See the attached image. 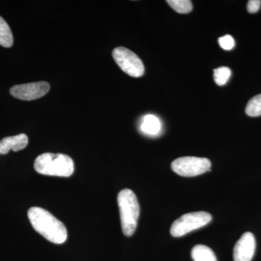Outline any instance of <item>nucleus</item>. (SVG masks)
Wrapping results in <instances>:
<instances>
[{"label":"nucleus","instance_id":"f257e3e1","mask_svg":"<svg viewBox=\"0 0 261 261\" xmlns=\"http://www.w3.org/2000/svg\"><path fill=\"white\" fill-rule=\"evenodd\" d=\"M28 217L33 228L51 243L60 245L66 241L68 232L65 225L47 211L39 207H31Z\"/></svg>","mask_w":261,"mask_h":261},{"label":"nucleus","instance_id":"f03ea898","mask_svg":"<svg viewBox=\"0 0 261 261\" xmlns=\"http://www.w3.org/2000/svg\"><path fill=\"white\" fill-rule=\"evenodd\" d=\"M34 168L37 173L46 176L68 177L74 171V163L66 154L47 152L38 156L34 162Z\"/></svg>","mask_w":261,"mask_h":261},{"label":"nucleus","instance_id":"7ed1b4c3","mask_svg":"<svg viewBox=\"0 0 261 261\" xmlns=\"http://www.w3.org/2000/svg\"><path fill=\"white\" fill-rule=\"evenodd\" d=\"M118 204L123 232L127 237L132 236L135 232L140 217L138 200L133 191L124 189L118 194Z\"/></svg>","mask_w":261,"mask_h":261},{"label":"nucleus","instance_id":"20e7f679","mask_svg":"<svg viewBox=\"0 0 261 261\" xmlns=\"http://www.w3.org/2000/svg\"><path fill=\"white\" fill-rule=\"evenodd\" d=\"M212 216L207 212L188 213L176 219L171 225L170 232L174 238H179L194 230L203 227L211 222Z\"/></svg>","mask_w":261,"mask_h":261},{"label":"nucleus","instance_id":"39448f33","mask_svg":"<svg viewBox=\"0 0 261 261\" xmlns=\"http://www.w3.org/2000/svg\"><path fill=\"white\" fill-rule=\"evenodd\" d=\"M211 163L205 158L182 157L174 160L171 168L179 176L192 177L211 171Z\"/></svg>","mask_w":261,"mask_h":261},{"label":"nucleus","instance_id":"423d86ee","mask_svg":"<svg viewBox=\"0 0 261 261\" xmlns=\"http://www.w3.org/2000/svg\"><path fill=\"white\" fill-rule=\"evenodd\" d=\"M113 57L120 68L130 76L139 78L145 73V66L140 58L127 48L113 49Z\"/></svg>","mask_w":261,"mask_h":261},{"label":"nucleus","instance_id":"0eeeda50","mask_svg":"<svg viewBox=\"0 0 261 261\" xmlns=\"http://www.w3.org/2000/svg\"><path fill=\"white\" fill-rule=\"evenodd\" d=\"M49 84L46 82L19 84L10 89L13 97L21 100L31 101L44 97L49 91Z\"/></svg>","mask_w":261,"mask_h":261},{"label":"nucleus","instance_id":"6e6552de","mask_svg":"<svg viewBox=\"0 0 261 261\" xmlns=\"http://www.w3.org/2000/svg\"><path fill=\"white\" fill-rule=\"evenodd\" d=\"M256 248L255 237L251 232L244 233L233 248L234 261H251Z\"/></svg>","mask_w":261,"mask_h":261},{"label":"nucleus","instance_id":"1a4fd4ad","mask_svg":"<svg viewBox=\"0 0 261 261\" xmlns=\"http://www.w3.org/2000/svg\"><path fill=\"white\" fill-rule=\"evenodd\" d=\"M29 139L25 134L8 137L0 141V154H6L10 150L14 152L22 150L28 145Z\"/></svg>","mask_w":261,"mask_h":261},{"label":"nucleus","instance_id":"9d476101","mask_svg":"<svg viewBox=\"0 0 261 261\" xmlns=\"http://www.w3.org/2000/svg\"><path fill=\"white\" fill-rule=\"evenodd\" d=\"M140 128L146 135L150 136L159 135L161 130V121L154 115H147L142 119Z\"/></svg>","mask_w":261,"mask_h":261},{"label":"nucleus","instance_id":"9b49d317","mask_svg":"<svg viewBox=\"0 0 261 261\" xmlns=\"http://www.w3.org/2000/svg\"><path fill=\"white\" fill-rule=\"evenodd\" d=\"M191 255L194 261H217L214 251L205 245H196L192 248Z\"/></svg>","mask_w":261,"mask_h":261},{"label":"nucleus","instance_id":"f8f14e48","mask_svg":"<svg viewBox=\"0 0 261 261\" xmlns=\"http://www.w3.org/2000/svg\"><path fill=\"white\" fill-rule=\"evenodd\" d=\"M13 44V37L8 23L0 16V45L9 48Z\"/></svg>","mask_w":261,"mask_h":261},{"label":"nucleus","instance_id":"ddd939ff","mask_svg":"<svg viewBox=\"0 0 261 261\" xmlns=\"http://www.w3.org/2000/svg\"><path fill=\"white\" fill-rule=\"evenodd\" d=\"M245 113L250 117L261 116V94H257L249 101L245 108Z\"/></svg>","mask_w":261,"mask_h":261},{"label":"nucleus","instance_id":"4468645a","mask_svg":"<svg viewBox=\"0 0 261 261\" xmlns=\"http://www.w3.org/2000/svg\"><path fill=\"white\" fill-rule=\"evenodd\" d=\"M166 3L181 14H187L192 10V3L190 0H168Z\"/></svg>","mask_w":261,"mask_h":261},{"label":"nucleus","instance_id":"2eb2a0df","mask_svg":"<svg viewBox=\"0 0 261 261\" xmlns=\"http://www.w3.org/2000/svg\"><path fill=\"white\" fill-rule=\"evenodd\" d=\"M214 81L219 86H224L227 83L231 75V70L228 67H219L214 70Z\"/></svg>","mask_w":261,"mask_h":261},{"label":"nucleus","instance_id":"dca6fc26","mask_svg":"<svg viewBox=\"0 0 261 261\" xmlns=\"http://www.w3.org/2000/svg\"><path fill=\"white\" fill-rule=\"evenodd\" d=\"M220 47L225 50H231L234 47V40L233 37L230 35H225L219 39Z\"/></svg>","mask_w":261,"mask_h":261},{"label":"nucleus","instance_id":"f3484780","mask_svg":"<svg viewBox=\"0 0 261 261\" xmlns=\"http://www.w3.org/2000/svg\"><path fill=\"white\" fill-rule=\"evenodd\" d=\"M261 6L260 0H250L247 3V11L250 13H255L258 11Z\"/></svg>","mask_w":261,"mask_h":261}]
</instances>
